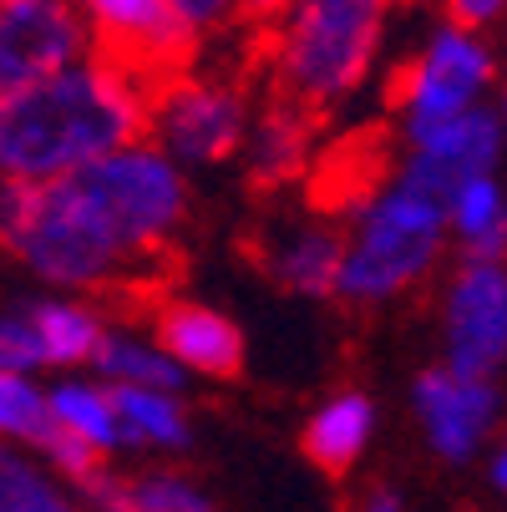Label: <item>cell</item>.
<instances>
[{
	"instance_id": "6da1fadb",
	"label": "cell",
	"mask_w": 507,
	"mask_h": 512,
	"mask_svg": "<svg viewBox=\"0 0 507 512\" xmlns=\"http://www.w3.org/2000/svg\"><path fill=\"white\" fill-rule=\"evenodd\" d=\"M188 173L153 137L56 178V183H6L0 229L11 254L66 295L122 289L148 269L183 229Z\"/></svg>"
},
{
	"instance_id": "7a4b0ae2",
	"label": "cell",
	"mask_w": 507,
	"mask_h": 512,
	"mask_svg": "<svg viewBox=\"0 0 507 512\" xmlns=\"http://www.w3.org/2000/svg\"><path fill=\"white\" fill-rule=\"evenodd\" d=\"M153 87L142 71L92 51L71 71L0 97V173L6 183H56L82 173L153 127Z\"/></svg>"
},
{
	"instance_id": "3957f363",
	"label": "cell",
	"mask_w": 507,
	"mask_h": 512,
	"mask_svg": "<svg viewBox=\"0 0 507 512\" xmlns=\"http://www.w3.org/2000/svg\"><path fill=\"white\" fill-rule=\"evenodd\" d=\"M396 0H295L259 31L269 82L315 117L340 112L371 87Z\"/></svg>"
},
{
	"instance_id": "277c9868",
	"label": "cell",
	"mask_w": 507,
	"mask_h": 512,
	"mask_svg": "<svg viewBox=\"0 0 507 512\" xmlns=\"http://www.w3.org/2000/svg\"><path fill=\"white\" fill-rule=\"evenodd\" d=\"M452 224L447 203L421 193L401 173L376 183L366 203L350 208L345 229V269H340V300L350 305H386L406 295L437 269V254L447 249Z\"/></svg>"
},
{
	"instance_id": "5b68a950",
	"label": "cell",
	"mask_w": 507,
	"mask_h": 512,
	"mask_svg": "<svg viewBox=\"0 0 507 512\" xmlns=\"http://www.w3.org/2000/svg\"><path fill=\"white\" fill-rule=\"evenodd\" d=\"M259 107L249 102L244 82L208 77V71H173L153 87V127L148 137L183 168H219L229 158H244Z\"/></svg>"
},
{
	"instance_id": "8992f818",
	"label": "cell",
	"mask_w": 507,
	"mask_h": 512,
	"mask_svg": "<svg viewBox=\"0 0 507 512\" xmlns=\"http://www.w3.org/2000/svg\"><path fill=\"white\" fill-rule=\"evenodd\" d=\"M492 77H497V61H492V46L482 41V31H467L457 21L437 26L421 41V51L396 71L391 107L401 117V132L416 137L426 127H442L452 117L487 107Z\"/></svg>"
},
{
	"instance_id": "52a82bcc",
	"label": "cell",
	"mask_w": 507,
	"mask_h": 512,
	"mask_svg": "<svg viewBox=\"0 0 507 512\" xmlns=\"http://www.w3.org/2000/svg\"><path fill=\"white\" fill-rule=\"evenodd\" d=\"M97 51L77 0H0V97L51 82Z\"/></svg>"
},
{
	"instance_id": "ba28073f",
	"label": "cell",
	"mask_w": 507,
	"mask_h": 512,
	"mask_svg": "<svg viewBox=\"0 0 507 512\" xmlns=\"http://www.w3.org/2000/svg\"><path fill=\"white\" fill-rule=\"evenodd\" d=\"M411 411H416L426 447L442 462L462 467V462H477V452H487L502 396H497L492 376H472V371H457V365L442 360V365H426L416 376Z\"/></svg>"
},
{
	"instance_id": "9c48e42d",
	"label": "cell",
	"mask_w": 507,
	"mask_h": 512,
	"mask_svg": "<svg viewBox=\"0 0 507 512\" xmlns=\"http://www.w3.org/2000/svg\"><path fill=\"white\" fill-rule=\"evenodd\" d=\"M92 41L102 56L142 71L148 82H163L173 71L193 66V51L203 46L178 16L168 0H77Z\"/></svg>"
},
{
	"instance_id": "30bf717a",
	"label": "cell",
	"mask_w": 507,
	"mask_h": 512,
	"mask_svg": "<svg viewBox=\"0 0 507 512\" xmlns=\"http://www.w3.org/2000/svg\"><path fill=\"white\" fill-rule=\"evenodd\" d=\"M447 365L472 376H497L507 365V264L502 259H467L442 305Z\"/></svg>"
},
{
	"instance_id": "8fae6325",
	"label": "cell",
	"mask_w": 507,
	"mask_h": 512,
	"mask_svg": "<svg viewBox=\"0 0 507 512\" xmlns=\"http://www.w3.org/2000/svg\"><path fill=\"white\" fill-rule=\"evenodd\" d=\"M507 153V132L502 117L492 107H477L467 117H452L442 127H426L416 137H406V158H401V178L416 183L421 193L452 203V193L472 178H492L497 163Z\"/></svg>"
},
{
	"instance_id": "7c38bea8",
	"label": "cell",
	"mask_w": 507,
	"mask_h": 512,
	"mask_svg": "<svg viewBox=\"0 0 507 512\" xmlns=\"http://www.w3.org/2000/svg\"><path fill=\"white\" fill-rule=\"evenodd\" d=\"M315 153H320V117L289 97H269L254 117V132H249V148H244V168H249V183L254 188H289L310 178L315 168Z\"/></svg>"
},
{
	"instance_id": "4fadbf2b",
	"label": "cell",
	"mask_w": 507,
	"mask_h": 512,
	"mask_svg": "<svg viewBox=\"0 0 507 512\" xmlns=\"http://www.w3.org/2000/svg\"><path fill=\"white\" fill-rule=\"evenodd\" d=\"M153 335L163 340V350L183 365L188 376L229 381V376H239V365H244V330L229 315L208 310L198 300L163 305L158 320H153Z\"/></svg>"
},
{
	"instance_id": "5bb4252c",
	"label": "cell",
	"mask_w": 507,
	"mask_h": 512,
	"mask_svg": "<svg viewBox=\"0 0 507 512\" xmlns=\"http://www.w3.org/2000/svg\"><path fill=\"white\" fill-rule=\"evenodd\" d=\"M41 350V371H82L97 365L112 325L102 320V310H92L82 295H41L21 305Z\"/></svg>"
},
{
	"instance_id": "9a60e30c",
	"label": "cell",
	"mask_w": 507,
	"mask_h": 512,
	"mask_svg": "<svg viewBox=\"0 0 507 512\" xmlns=\"http://www.w3.org/2000/svg\"><path fill=\"white\" fill-rule=\"evenodd\" d=\"M264 269L289 289V295H340V269H345V234L325 224H300L269 239Z\"/></svg>"
},
{
	"instance_id": "2e32d148",
	"label": "cell",
	"mask_w": 507,
	"mask_h": 512,
	"mask_svg": "<svg viewBox=\"0 0 507 512\" xmlns=\"http://www.w3.org/2000/svg\"><path fill=\"white\" fill-rule=\"evenodd\" d=\"M82 502L92 512H213V497L168 467H148V472H102Z\"/></svg>"
},
{
	"instance_id": "e0dca14e",
	"label": "cell",
	"mask_w": 507,
	"mask_h": 512,
	"mask_svg": "<svg viewBox=\"0 0 507 512\" xmlns=\"http://www.w3.org/2000/svg\"><path fill=\"white\" fill-rule=\"evenodd\" d=\"M376 436V401L366 391H335L305 421V457L325 472H345Z\"/></svg>"
},
{
	"instance_id": "ac0fdd59",
	"label": "cell",
	"mask_w": 507,
	"mask_h": 512,
	"mask_svg": "<svg viewBox=\"0 0 507 512\" xmlns=\"http://www.w3.org/2000/svg\"><path fill=\"white\" fill-rule=\"evenodd\" d=\"M122 447L127 452H183L193 442V421L178 401V391H142V386H112Z\"/></svg>"
},
{
	"instance_id": "d6986e66",
	"label": "cell",
	"mask_w": 507,
	"mask_h": 512,
	"mask_svg": "<svg viewBox=\"0 0 507 512\" xmlns=\"http://www.w3.org/2000/svg\"><path fill=\"white\" fill-rule=\"evenodd\" d=\"M92 371L107 386H142V391H183L188 386V371L163 350L158 335H132V330H117V325H112Z\"/></svg>"
},
{
	"instance_id": "ffe728a7",
	"label": "cell",
	"mask_w": 507,
	"mask_h": 512,
	"mask_svg": "<svg viewBox=\"0 0 507 512\" xmlns=\"http://www.w3.org/2000/svg\"><path fill=\"white\" fill-rule=\"evenodd\" d=\"M51 411H56V426L66 436H77L87 442L92 452L112 457V452H127L122 447V421H117V396L107 381H56L51 386Z\"/></svg>"
},
{
	"instance_id": "44dd1931",
	"label": "cell",
	"mask_w": 507,
	"mask_h": 512,
	"mask_svg": "<svg viewBox=\"0 0 507 512\" xmlns=\"http://www.w3.org/2000/svg\"><path fill=\"white\" fill-rule=\"evenodd\" d=\"M452 239L467 249V259H502L507 254V188L492 178H472L447 203Z\"/></svg>"
},
{
	"instance_id": "7402d4cb",
	"label": "cell",
	"mask_w": 507,
	"mask_h": 512,
	"mask_svg": "<svg viewBox=\"0 0 507 512\" xmlns=\"http://www.w3.org/2000/svg\"><path fill=\"white\" fill-rule=\"evenodd\" d=\"M82 492L51 472L36 452H0V512H82Z\"/></svg>"
},
{
	"instance_id": "603a6c76",
	"label": "cell",
	"mask_w": 507,
	"mask_h": 512,
	"mask_svg": "<svg viewBox=\"0 0 507 512\" xmlns=\"http://www.w3.org/2000/svg\"><path fill=\"white\" fill-rule=\"evenodd\" d=\"M0 431L11 447L41 452L56 436V411H51V386H41L36 376H16L0 371Z\"/></svg>"
},
{
	"instance_id": "cb8c5ba5",
	"label": "cell",
	"mask_w": 507,
	"mask_h": 512,
	"mask_svg": "<svg viewBox=\"0 0 507 512\" xmlns=\"http://www.w3.org/2000/svg\"><path fill=\"white\" fill-rule=\"evenodd\" d=\"M168 6H173V16H178L198 41L244 26V0H168Z\"/></svg>"
},
{
	"instance_id": "d4e9b609",
	"label": "cell",
	"mask_w": 507,
	"mask_h": 512,
	"mask_svg": "<svg viewBox=\"0 0 507 512\" xmlns=\"http://www.w3.org/2000/svg\"><path fill=\"white\" fill-rule=\"evenodd\" d=\"M0 371H16V376H36L41 371V350H36L26 310H11L6 320H0Z\"/></svg>"
},
{
	"instance_id": "484cf974",
	"label": "cell",
	"mask_w": 507,
	"mask_h": 512,
	"mask_svg": "<svg viewBox=\"0 0 507 512\" xmlns=\"http://www.w3.org/2000/svg\"><path fill=\"white\" fill-rule=\"evenodd\" d=\"M442 11H447V21H457L467 31H482V26L507 16V0H442Z\"/></svg>"
},
{
	"instance_id": "4316f807",
	"label": "cell",
	"mask_w": 507,
	"mask_h": 512,
	"mask_svg": "<svg viewBox=\"0 0 507 512\" xmlns=\"http://www.w3.org/2000/svg\"><path fill=\"white\" fill-rule=\"evenodd\" d=\"M295 0H244V26H254V31H264L269 21H279Z\"/></svg>"
},
{
	"instance_id": "83f0119b",
	"label": "cell",
	"mask_w": 507,
	"mask_h": 512,
	"mask_svg": "<svg viewBox=\"0 0 507 512\" xmlns=\"http://www.w3.org/2000/svg\"><path fill=\"white\" fill-rule=\"evenodd\" d=\"M487 477H492L497 497L507 502V436H502V442H497V452H492V462H487Z\"/></svg>"
},
{
	"instance_id": "f1b7e54d",
	"label": "cell",
	"mask_w": 507,
	"mask_h": 512,
	"mask_svg": "<svg viewBox=\"0 0 507 512\" xmlns=\"http://www.w3.org/2000/svg\"><path fill=\"white\" fill-rule=\"evenodd\" d=\"M360 512H401V497L396 492H376L366 507H360Z\"/></svg>"
},
{
	"instance_id": "f546056e",
	"label": "cell",
	"mask_w": 507,
	"mask_h": 512,
	"mask_svg": "<svg viewBox=\"0 0 507 512\" xmlns=\"http://www.w3.org/2000/svg\"><path fill=\"white\" fill-rule=\"evenodd\" d=\"M497 117H502V132H507V92H502V107H497Z\"/></svg>"
}]
</instances>
